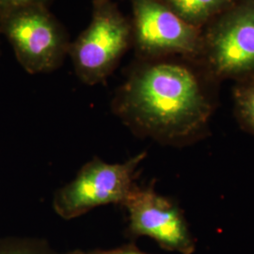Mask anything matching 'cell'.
<instances>
[{
  "label": "cell",
  "mask_w": 254,
  "mask_h": 254,
  "mask_svg": "<svg viewBox=\"0 0 254 254\" xmlns=\"http://www.w3.org/2000/svg\"><path fill=\"white\" fill-rule=\"evenodd\" d=\"M130 26L109 0H98L91 25L73 45V61L82 81L95 85L115 69L127 50Z\"/></svg>",
  "instance_id": "cell-3"
},
{
  "label": "cell",
  "mask_w": 254,
  "mask_h": 254,
  "mask_svg": "<svg viewBox=\"0 0 254 254\" xmlns=\"http://www.w3.org/2000/svg\"><path fill=\"white\" fill-rule=\"evenodd\" d=\"M233 97L238 123L254 136V73L237 79Z\"/></svg>",
  "instance_id": "cell-9"
},
{
  "label": "cell",
  "mask_w": 254,
  "mask_h": 254,
  "mask_svg": "<svg viewBox=\"0 0 254 254\" xmlns=\"http://www.w3.org/2000/svg\"><path fill=\"white\" fill-rule=\"evenodd\" d=\"M236 0H163V3L186 22L199 27L216 14L223 12Z\"/></svg>",
  "instance_id": "cell-8"
},
{
  "label": "cell",
  "mask_w": 254,
  "mask_h": 254,
  "mask_svg": "<svg viewBox=\"0 0 254 254\" xmlns=\"http://www.w3.org/2000/svg\"><path fill=\"white\" fill-rule=\"evenodd\" d=\"M88 254H150L140 251L134 245H127L111 250H94Z\"/></svg>",
  "instance_id": "cell-12"
},
{
  "label": "cell",
  "mask_w": 254,
  "mask_h": 254,
  "mask_svg": "<svg viewBox=\"0 0 254 254\" xmlns=\"http://www.w3.org/2000/svg\"><path fill=\"white\" fill-rule=\"evenodd\" d=\"M135 35L139 49L148 55H193L202 41L194 27L159 0H134Z\"/></svg>",
  "instance_id": "cell-7"
},
{
  "label": "cell",
  "mask_w": 254,
  "mask_h": 254,
  "mask_svg": "<svg viewBox=\"0 0 254 254\" xmlns=\"http://www.w3.org/2000/svg\"><path fill=\"white\" fill-rule=\"evenodd\" d=\"M19 64L29 73H47L62 64L67 43L64 31L45 6L12 13L0 22Z\"/></svg>",
  "instance_id": "cell-6"
},
{
  "label": "cell",
  "mask_w": 254,
  "mask_h": 254,
  "mask_svg": "<svg viewBox=\"0 0 254 254\" xmlns=\"http://www.w3.org/2000/svg\"><path fill=\"white\" fill-rule=\"evenodd\" d=\"M124 206L131 236L151 238L168 252L195 254L197 241L183 210L172 199L157 193L153 186H136Z\"/></svg>",
  "instance_id": "cell-5"
},
{
  "label": "cell",
  "mask_w": 254,
  "mask_h": 254,
  "mask_svg": "<svg viewBox=\"0 0 254 254\" xmlns=\"http://www.w3.org/2000/svg\"><path fill=\"white\" fill-rule=\"evenodd\" d=\"M0 34H1V32H0ZM0 56H1V49H0Z\"/></svg>",
  "instance_id": "cell-14"
},
{
  "label": "cell",
  "mask_w": 254,
  "mask_h": 254,
  "mask_svg": "<svg viewBox=\"0 0 254 254\" xmlns=\"http://www.w3.org/2000/svg\"><path fill=\"white\" fill-rule=\"evenodd\" d=\"M47 0H0V22L12 13L38 6H45Z\"/></svg>",
  "instance_id": "cell-11"
},
{
  "label": "cell",
  "mask_w": 254,
  "mask_h": 254,
  "mask_svg": "<svg viewBox=\"0 0 254 254\" xmlns=\"http://www.w3.org/2000/svg\"><path fill=\"white\" fill-rule=\"evenodd\" d=\"M0 254H58V253L44 238L9 236L0 237Z\"/></svg>",
  "instance_id": "cell-10"
},
{
  "label": "cell",
  "mask_w": 254,
  "mask_h": 254,
  "mask_svg": "<svg viewBox=\"0 0 254 254\" xmlns=\"http://www.w3.org/2000/svg\"><path fill=\"white\" fill-rule=\"evenodd\" d=\"M209 76L240 79L254 73V0H236L206 37Z\"/></svg>",
  "instance_id": "cell-4"
},
{
  "label": "cell",
  "mask_w": 254,
  "mask_h": 254,
  "mask_svg": "<svg viewBox=\"0 0 254 254\" xmlns=\"http://www.w3.org/2000/svg\"><path fill=\"white\" fill-rule=\"evenodd\" d=\"M214 109L204 78L173 63L137 69L113 101L115 114L136 136L177 148L208 136Z\"/></svg>",
  "instance_id": "cell-1"
},
{
  "label": "cell",
  "mask_w": 254,
  "mask_h": 254,
  "mask_svg": "<svg viewBox=\"0 0 254 254\" xmlns=\"http://www.w3.org/2000/svg\"><path fill=\"white\" fill-rule=\"evenodd\" d=\"M88 254V252H83L80 250H74V251H71V252H68V253H65V254Z\"/></svg>",
  "instance_id": "cell-13"
},
{
  "label": "cell",
  "mask_w": 254,
  "mask_h": 254,
  "mask_svg": "<svg viewBox=\"0 0 254 254\" xmlns=\"http://www.w3.org/2000/svg\"><path fill=\"white\" fill-rule=\"evenodd\" d=\"M146 156L147 153L142 152L126 162L114 164L92 158L72 181L55 193L52 203L55 213L70 220L103 205L124 206L136 188L137 170Z\"/></svg>",
  "instance_id": "cell-2"
}]
</instances>
